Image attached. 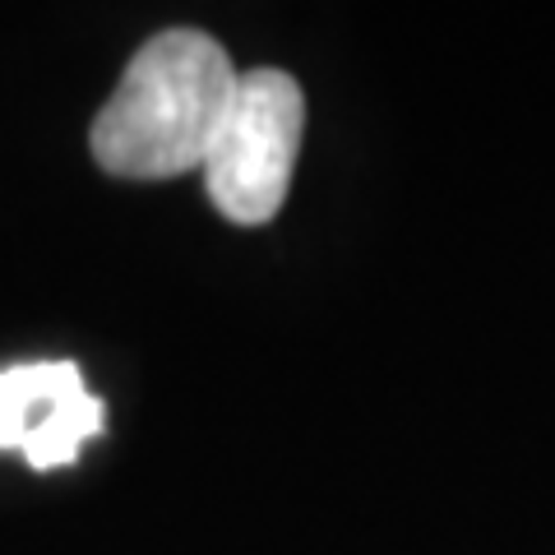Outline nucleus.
I'll return each mask as SVG.
<instances>
[{"mask_svg": "<svg viewBox=\"0 0 555 555\" xmlns=\"http://www.w3.org/2000/svg\"><path fill=\"white\" fill-rule=\"evenodd\" d=\"M107 430V403L83 389L75 361H28L0 371V449L51 473L79 459L83 440Z\"/></svg>", "mask_w": 555, "mask_h": 555, "instance_id": "7ed1b4c3", "label": "nucleus"}, {"mask_svg": "<svg viewBox=\"0 0 555 555\" xmlns=\"http://www.w3.org/2000/svg\"><path fill=\"white\" fill-rule=\"evenodd\" d=\"M236 79L232 56L204 28L149 38L89 130L98 167L126 181H167L204 167Z\"/></svg>", "mask_w": 555, "mask_h": 555, "instance_id": "f257e3e1", "label": "nucleus"}, {"mask_svg": "<svg viewBox=\"0 0 555 555\" xmlns=\"http://www.w3.org/2000/svg\"><path fill=\"white\" fill-rule=\"evenodd\" d=\"M301 130L306 98L287 69H250L236 79V93L199 167L208 199L222 218L259 228L283 208L301 153Z\"/></svg>", "mask_w": 555, "mask_h": 555, "instance_id": "f03ea898", "label": "nucleus"}]
</instances>
